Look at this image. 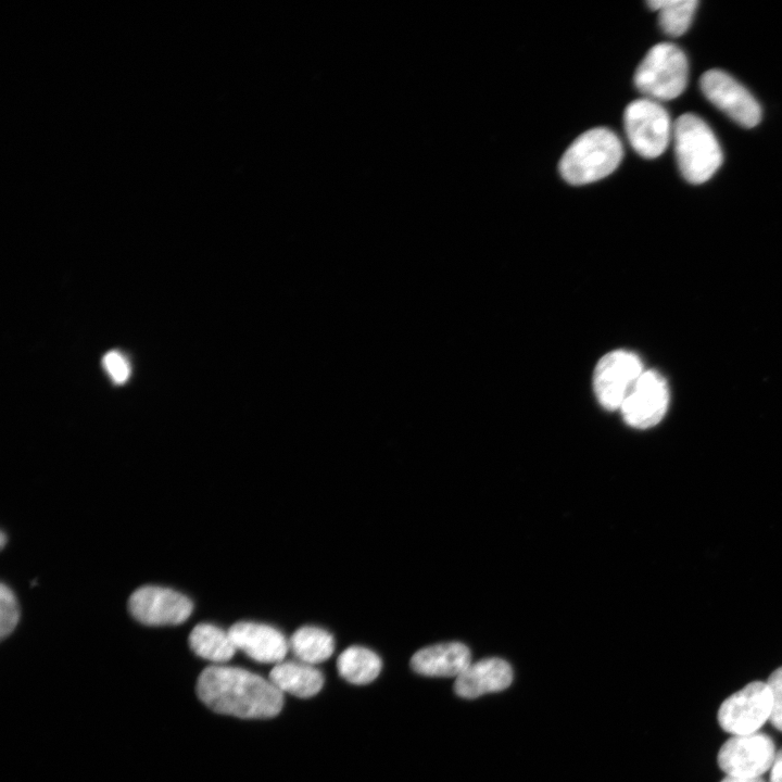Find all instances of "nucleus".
<instances>
[{"mask_svg":"<svg viewBox=\"0 0 782 782\" xmlns=\"http://www.w3.org/2000/svg\"><path fill=\"white\" fill-rule=\"evenodd\" d=\"M289 647L299 661L314 666L327 660L332 655L335 640L323 628L304 626L291 635Z\"/></svg>","mask_w":782,"mask_h":782,"instance_id":"obj_17","label":"nucleus"},{"mask_svg":"<svg viewBox=\"0 0 782 782\" xmlns=\"http://www.w3.org/2000/svg\"><path fill=\"white\" fill-rule=\"evenodd\" d=\"M103 366L115 383H124L129 377V364L118 351L108 352L103 357Z\"/></svg>","mask_w":782,"mask_h":782,"instance_id":"obj_22","label":"nucleus"},{"mask_svg":"<svg viewBox=\"0 0 782 782\" xmlns=\"http://www.w3.org/2000/svg\"><path fill=\"white\" fill-rule=\"evenodd\" d=\"M339 674L352 684H367L374 681L381 670V659L371 649L364 646L345 648L337 660Z\"/></svg>","mask_w":782,"mask_h":782,"instance_id":"obj_18","label":"nucleus"},{"mask_svg":"<svg viewBox=\"0 0 782 782\" xmlns=\"http://www.w3.org/2000/svg\"><path fill=\"white\" fill-rule=\"evenodd\" d=\"M774 743L765 733L734 735L718 753L720 769L731 777L758 778L768 771L775 758Z\"/></svg>","mask_w":782,"mask_h":782,"instance_id":"obj_9","label":"nucleus"},{"mask_svg":"<svg viewBox=\"0 0 782 782\" xmlns=\"http://www.w3.org/2000/svg\"><path fill=\"white\" fill-rule=\"evenodd\" d=\"M704 96L739 125L752 128L761 119V109L753 94L721 70H709L699 79Z\"/></svg>","mask_w":782,"mask_h":782,"instance_id":"obj_8","label":"nucleus"},{"mask_svg":"<svg viewBox=\"0 0 782 782\" xmlns=\"http://www.w3.org/2000/svg\"><path fill=\"white\" fill-rule=\"evenodd\" d=\"M18 616L15 595L12 590L2 582L0 586V635L2 639L15 629Z\"/></svg>","mask_w":782,"mask_h":782,"instance_id":"obj_20","label":"nucleus"},{"mask_svg":"<svg viewBox=\"0 0 782 782\" xmlns=\"http://www.w3.org/2000/svg\"><path fill=\"white\" fill-rule=\"evenodd\" d=\"M623 126L632 149L646 159L661 155L672 139L669 113L660 102L645 97L627 105Z\"/></svg>","mask_w":782,"mask_h":782,"instance_id":"obj_5","label":"nucleus"},{"mask_svg":"<svg viewBox=\"0 0 782 782\" xmlns=\"http://www.w3.org/2000/svg\"><path fill=\"white\" fill-rule=\"evenodd\" d=\"M669 404L666 379L656 370H644L625 399L620 411L625 421L639 429L657 425Z\"/></svg>","mask_w":782,"mask_h":782,"instance_id":"obj_10","label":"nucleus"},{"mask_svg":"<svg viewBox=\"0 0 782 782\" xmlns=\"http://www.w3.org/2000/svg\"><path fill=\"white\" fill-rule=\"evenodd\" d=\"M269 681L283 694L312 697L323 688L324 676L314 666L302 661H281L269 672Z\"/></svg>","mask_w":782,"mask_h":782,"instance_id":"obj_15","label":"nucleus"},{"mask_svg":"<svg viewBox=\"0 0 782 782\" xmlns=\"http://www.w3.org/2000/svg\"><path fill=\"white\" fill-rule=\"evenodd\" d=\"M767 684L772 695L771 724L782 731V667L774 670L768 678Z\"/></svg>","mask_w":782,"mask_h":782,"instance_id":"obj_21","label":"nucleus"},{"mask_svg":"<svg viewBox=\"0 0 782 782\" xmlns=\"http://www.w3.org/2000/svg\"><path fill=\"white\" fill-rule=\"evenodd\" d=\"M188 642L195 655L215 664L226 663L237 651L229 632L212 623L197 625Z\"/></svg>","mask_w":782,"mask_h":782,"instance_id":"obj_16","label":"nucleus"},{"mask_svg":"<svg viewBox=\"0 0 782 782\" xmlns=\"http://www.w3.org/2000/svg\"><path fill=\"white\" fill-rule=\"evenodd\" d=\"M643 371L642 361L631 351L614 350L602 356L593 373L598 403L608 411L620 409Z\"/></svg>","mask_w":782,"mask_h":782,"instance_id":"obj_6","label":"nucleus"},{"mask_svg":"<svg viewBox=\"0 0 782 782\" xmlns=\"http://www.w3.org/2000/svg\"><path fill=\"white\" fill-rule=\"evenodd\" d=\"M228 632L236 648L258 663L279 664L290 648L285 635L266 623L239 621Z\"/></svg>","mask_w":782,"mask_h":782,"instance_id":"obj_12","label":"nucleus"},{"mask_svg":"<svg viewBox=\"0 0 782 782\" xmlns=\"http://www.w3.org/2000/svg\"><path fill=\"white\" fill-rule=\"evenodd\" d=\"M689 63L684 52L673 43L653 46L634 73V85L645 98L668 101L686 88Z\"/></svg>","mask_w":782,"mask_h":782,"instance_id":"obj_4","label":"nucleus"},{"mask_svg":"<svg viewBox=\"0 0 782 782\" xmlns=\"http://www.w3.org/2000/svg\"><path fill=\"white\" fill-rule=\"evenodd\" d=\"M5 542H7L5 533H4V531H1V538H0V545H1V547H4Z\"/></svg>","mask_w":782,"mask_h":782,"instance_id":"obj_25","label":"nucleus"},{"mask_svg":"<svg viewBox=\"0 0 782 782\" xmlns=\"http://www.w3.org/2000/svg\"><path fill=\"white\" fill-rule=\"evenodd\" d=\"M510 665L497 657L470 663L454 682L455 693L464 698H476L491 692L502 691L510 685Z\"/></svg>","mask_w":782,"mask_h":782,"instance_id":"obj_13","label":"nucleus"},{"mask_svg":"<svg viewBox=\"0 0 782 782\" xmlns=\"http://www.w3.org/2000/svg\"><path fill=\"white\" fill-rule=\"evenodd\" d=\"M770 782H782V748L775 754V758L771 767Z\"/></svg>","mask_w":782,"mask_h":782,"instance_id":"obj_23","label":"nucleus"},{"mask_svg":"<svg viewBox=\"0 0 782 782\" xmlns=\"http://www.w3.org/2000/svg\"><path fill=\"white\" fill-rule=\"evenodd\" d=\"M471 663L469 648L459 642L430 645L411 658L412 669L429 677H457Z\"/></svg>","mask_w":782,"mask_h":782,"instance_id":"obj_14","label":"nucleus"},{"mask_svg":"<svg viewBox=\"0 0 782 782\" xmlns=\"http://www.w3.org/2000/svg\"><path fill=\"white\" fill-rule=\"evenodd\" d=\"M772 695L767 683L754 681L729 696L718 710L720 727L733 735L756 732L770 718Z\"/></svg>","mask_w":782,"mask_h":782,"instance_id":"obj_7","label":"nucleus"},{"mask_svg":"<svg viewBox=\"0 0 782 782\" xmlns=\"http://www.w3.org/2000/svg\"><path fill=\"white\" fill-rule=\"evenodd\" d=\"M128 609L139 622L148 626L179 625L193 610L192 602L172 589L144 585L130 595Z\"/></svg>","mask_w":782,"mask_h":782,"instance_id":"obj_11","label":"nucleus"},{"mask_svg":"<svg viewBox=\"0 0 782 782\" xmlns=\"http://www.w3.org/2000/svg\"><path fill=\"white\" fill-rule=\"evenodd\" d=\"M721 782H765L760 777L758 778H741L727 775Z\"/></svg>","mask_w":782,"mask_h":782,"instance_id":"obj_24","label":"nucleus"},{"mask_svg":"<svg viewBox=\"0 0 782 782\" xmlns=\"http://www.w3.org/2000/svg\"><path fill=\"white\" fill-rule=\"evenodd\" d=\"M622 157L619 137L609 128L595 127L570 143L559 160L558 171L568 184L582 186L610 175Z\"/></svg>","mask_w":782,"mask_h":782,"instance_id":"obj_2","label":"nucleus"},{"mask_svg":"<svg viewBox=\"0 0 782 782\" xmlns=\"http://www.w3.org/2000/svg\"><path fill=\"white\" fill-rule=\"evenodd\" d=\"M195 690L209 708L238 718H270L283 705V694L269 680L238 667L205 668Z\"/></svg>","mask_w":782,"mask_h":782,"instance_id":"obj_1","label":"nucleus"},{"mask_svg":"<svg viewBox=\"0 0 782 782\" xmlns=\"http://www.w3.org/2000/svg\"><path fill=\"white\" fill-rule=\"evenodd\" d=\"M698 2L696 0H653L649 9L658 12V23L665 34L678 37L690 27Z\"/></svg>","mask_w":782,"mask_h":782,"instance_id":"obj_19","label":"nucleus"},{"mask_svg":"<svg viewBox=\"0 0 782 782\" xmlns=\"http://www.w3.org/2000/svg\"><path fill=\"white\" fill-rule=\"evenodd\" d=\"M672 140L679 169L691 184L710 179L722 163L721 147L711 128L692 113L673 123Z\"/></svg>","mask_w":782,"mask_h":782,"instance_id":"obj_3","label":"nucleus"}]
</instances>
